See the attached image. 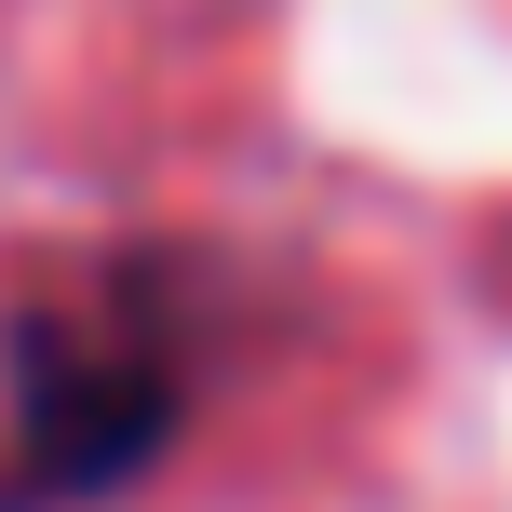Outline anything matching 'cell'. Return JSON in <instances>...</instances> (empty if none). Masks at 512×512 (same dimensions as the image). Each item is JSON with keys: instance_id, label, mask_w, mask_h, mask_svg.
<instances>
[{"instance_id": "6da1fadb", "label": "cell", "mask_w": 512, "mask_h": 512, "mask_svg": "<svg viewBox=\"0 0 512 512\" xmlns=\"http://www.w3.org/2000/svg\"><path fill=\"white\" fill-rule=\"evenodd\" d=\"M162 445H176V364L149 337H95L68 310H27L14 324V486H0V512L108 499Z\"/></svg>"}]
</instances>
